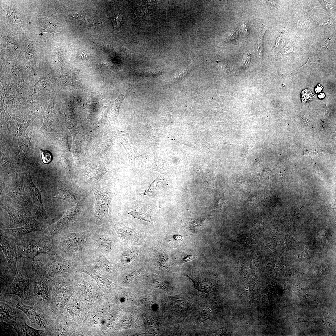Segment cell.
I'll list each match as a JSON object with an SVG mask.
<instances>
[{
	"label": "cell",
	"instance_id": "cell-9",
	"mask_svg": "<svg viewBox=\"0 0 336 336\" xmlns=\"http://www.w3.org/2000/svg\"><path fill=\"white\" fill-rule=\"evenodd\" d=\"M0 234L1 248L9 267L15 272L18 258L17 246L15 240L8 238L6 234L2 231H1Z\"/></svg>",
	"mask_w": 336,
	"mask_h": 336
},
{
	"label": "cell",
	"instance_id": "cell-33",
	"mask_svg": "<svg viewBox=\"0 0 336 336\" xmlns=\"http://www.w3.org/2000/svg\"><path fill=\"white\" fill-rule=\"evenodd\" d=\"M325 96V95L324 93H321L318 95V97L320 99L323 98Z\"/></svg>",
	"mask_w": 336,
	"mask_h": 336
},
{
	"label": "cell",
	"instance_id": "cell-23",
	"mask_svg": "<svg viewBox=\"0 0 336 336\" xmlns=\"http://www.w3.org/2000/svg\"><path fill=\"white\" fill-rule=\"evenodd\" d=\"M23 330L25 334L26 335H37L39 334V333L37 331L34 330V329L30 328L27 326H25L23 329Z\"/></svg>",
	"mask_w": 336,
	"mask_h": 336
},
{
	"label": "cell",
	"instance_id": "cell-22",
	"mask_svg": "<svg viewBox=\"0 0 336 336\" xmlns=\"http://www.w3.org/2000/svg\"><path fill=\"white\" fill-rule=\"evenodd\" d=\"M122 20V17L119 15H116L114 16L112 19V22L115 29L119 30L121 28Z\"/></svg>",
	"mask_w": 336,
	"mask_h": 336
},
{
	"label": "cell",
	"instance_id": "cell-34",
	"mask_svg": "<svg viewBox=\"0 0 336 336\" xmlns=\"http://www.w3.org/2000/svg\"><path fill=\"white\" fill-rule=\"evenodd\" d=\"M308 293H306V295H307V296H308Z\"/></svg>",
	"mask_w": 336,
	"mask_h": 336
},
{
	"label": "cell",
	"instance_id": "cell-29",
	"mask_svg": "<svg viewBox=\"0 0 336 336\" xmlns=\"http://www.w3.org/2000/svg\"><path fill=\"white\" fill-rule=\"evenodd\" d=\"M330 43V40L329 39H327L324 40V41L321 43V45L322 47L326 46L328 45Z\"/></svg>",
	"mask_w": 336,
	"mask_h": 336
},
{
	"label": "cell",
	"instance_id": "cell-18",
	"mask_svg": "<svg viewBox=\"0 0 336 336\" xmlns=\"http://www.w3.org/2000/svg\"><path fill=\"white\" fill-rule=\"evenodd\" d=\"M137 73L140 75L154 77L158 75L160 73V71L154 68H149L139 70L137 72Z\"/></svg>",
	"mask_w": 336,
	"mask_h": 336
},
{
	"label": "cell",
	"instance_id": "cell-20",
	"mask_svg": "<svg viewBox=\"0 0 336 336\" xmlns=\"http://www.w3.org/2000/svg\"><path fill=\"white\" fill-rule=\"evenodd\" d=\"M313 97V95L311 91L308 89H305L303 91L301 94V98L302 101L305 102L311 100Z\"/></svg>",
	"mask_w": 336,
	"mask_h": 336
},
{
	"label": "cell",
	"instance_id": "cell-24",
	"mask_svg": "<svg viewBox=\"0 0 336 336\" xmlns=\"http://www.w3.org/2000/svg\"><path fill=\"white\" fill-rule=\"evenodd\" d=\"M139 275V272L137 271H135L128 275L126 279L128 281H132L137 279Z\"/></svg>",
	"mask_w": 336,
	"mask_h": 336
},
{
	"label": "cell",
	"instance_id": "cell-19",
	"mask_svg": "<svg viewBox=\"0 0 336 336\" xmlns=\"http://www.w3.org/2000/svg\"><path fill=\"white\" fill-rule=\"evenodd\" d=\"M41 153V158L43 162L45 164L50 163L52 160L53 155L49 151L39 148Z\"/></svg>",
	"mask_w": 336,
	"mask_h": 336
},
{
	"label": "cell",
	"instance_id": "cell-16",
	"mask_svg": "<svg viewBox=\"0 0 336 336\" xmlns=\"http://www.w3.org/2000/svg\"><path fill=\"white\" fill-rule=\"evenodd\" d=\"M26 314L30 319L36 324L40 326H43L40 317L35 312L30 309L24 308H20Z\"/></svg>",
	"mask_w": 336,
	"mask_h": 336
},
{
	"label": "cell",
	"instance_id": "cell-36",
	"mask_svg": "<svg viewBox=\"0 0 336 336\" xmlns=\"http://www.w3.org/2000/svg\"><path fill=\"white\" fill-rule=\"evenodd\" d=\"M323 320H322V322H323Z\"/></svg>",
	"mask_w": 336,
	"mask_h": 336
},
{
	"label": "cell",
	"instance_id": "cell-4",
	"mask_svg": "<svg viewBox=\"0 0 336 336\" xmlns=\"http://www.w3.org/2000/svg\"><path fill=\"white\" fill-rule=\"evenodd\" d=\"M79 205L76 204L68 209L59 220L49 226V232L52 236L65 231H70V228L80 219L82 211Z\"/></svg>",
	"mask_w": 336,
	"mask_h": 336
},
{
	"label": "cell",
	"instance_id": "cell-5",
	"mask_svg": "<svg viewBox=\"0 0 336 336\" xmlns=\"http://www.w3.org/2000/svg\"><path fill=\"white\" fill-rule=\"evenodd\" d=\"M28 190L33 203L36 220L49 226V224L48 213L44 208L41 199L42 190H39L34 184L30 173L27 176Z\"/></svg>",
	"mask_w": 336,
	"mask_h": 336
},
{
	"label": "cell",
	"instance_id": "cell-26",
	"mask_svg": "<svg viewBox=\"0 0 336 336\" xmlns=\"http://www.w3.org/2000/svg\"><path fill=\"white\" fill-rule=\"evenodd\" d=\"M8 14L11 17V18L12 19L13 22L14 23H17L16 20H18L19 18L17 14L16 13V12L14 10H10L8 12Z\"/></svg>",
	"mask_w": 336,
	"mask_h": 336
},
{
	"label": "cell",
	"instance_id": "cell-8",
	"mask_svg": "<svg viewBox=\"0 0 336 336\" xmlns=\"http://www.w3.org/2000/svg\"><path fill=\"white\" fill-rule=\"evenodd\" d=\"M23 178L16 182V184L7 194L1 197V200L17 203L23 208L30 210L32 205L27 196L23 184Z\"/></svg>",
	"mask_w": 336,
	"mask_h": 336
},
{
	"label": "cell",
	"instance_id": "cell-2",
	"mask_svg": "<svg viewBox=\"0 0 336 336\" xmlns=\"http://www.w3.org/2000/svg\"><path fill=\"white\" fill-rule=\"evenodd\" d=\"M93 230L76 232L68 231L57 235L59 237V242L56 246L57 253L67 259L80 262L83 260V250Z\"/></svg>",
	"mask_w": 336,
	"mask_h": 336
},
{
	"label": "cell",
	"instance_id": "cell-1",
	"mask_svg": "<svg viewBox=\"0 0 336 336\" xmlns=\"http://www.w3.org/2000/svg\"><path fill=\"white\" fill-rule=\"evenodd\" d=\"M53 237L49 233L37 231L15 239L18 257L34 260L35 257L40 254H47L50 256L57 254V248Z\"/></svg>",
	"mask_w": 336,
	"mask_h": 336
},
{
	"label": "cell",
	"instance_id": "cell-3",
	"mask_svg": "<svg viewBox=\"0 0 336 336\" xmlns=\"http://www.w3.org/2000/svg\"><path fill=\"white\" fill-rule=\"evenodd\" d=\"M95 201L94 217L97 224L101 225L107 221H110L108 209L115 194L107 189L99 187L92 186Z\"/></svg>",
	"mask_w": 336,
	"mask_h": 336
},
{
	"label": "cell",
	"instance_id": "cell-13",
	"mask_svg": "<svg viewBox=\"0 0 336 336\" xmlns=\"http://www.w3.org/2000/svg\"><path fill=\"white\" fill-rule=\"evenodd\" d=\"M66 20L68 22L83 27L91 26L96 23L89 16L79 14L68 15L66 17Z\"/></svg>",
	"mask_w": 336,
	"mask_h": 336
},
{
	"label": "cell",
	"instance_id": "cell-10",
	"mask_svg": "<svg viewBox=\"0 0 336 336\" xmlns=\"http://www.w3.org/2000/svg\"><path fill=\"white\" fill-rule=\"evenodd\" d=\"M1 231L6 234L11 235L15 239H18L26 234L35 231H41L49 233L48 226L34 217L22 226L12 228L1 227Z\"/></svg>",
	"mask_w": 336,
	"mask_h": 336
},
{
	"label": "cell",
	"instance_id": "cell-17",
	"mask_svg": "<svg viewBox=\"0 0 336 336\" xmlns=\"http://www.w3.org/2000/svg\"><path fill=\"white\" fill-rule=\"evenodd\" d=\"M128 214L138 219L142 220L152 223V221L149 216L146 213L135 210L129 211Z\"/></svg>",
	"mask_w": 336,
	"mask_h": 336
},
{
	"label": "cell",
	"instance_id": "cell-28",
	"mask_svg": "<svg viewBox=\"0 0 336 336\" xmlns=\"http://www.w3.org/2000/svg\"><path fill=\"white\" fill-rule=\"evenodd\" d=\"M7 46L9 48L12 49H15L16 48V45L11 39H8L7 42Z\"/></svg>",
	"mask_w": 336,
	"mask_h": 336
},
{
	"label": "cell",
	"instance_id": "cell-27",
	"mask_svg": "<svg viewBox=\"0 0 336 336\" xmlns=\"http://www.w3.org/2000/svg\"><path fill=\"white\" fill-rule=\"evenodd\" d=\"M217 64L223 70L227 71L229 70L228 66L225 63L220 61H216Z\"/></svg>",
	"mask_w": 336,
	"mask_h": 336
},
{
	"label": "cell",
	"instance_id": "cell-7",
	"mask_svg": "<svg viewBox=\"0 0 336 336\" xmlns=\"http://www.w3.org/2000/svg\"><path fill=\"white\" fill-rule=\"evenodd\" d=\"M49 256L46 266L49 273L52 276L69 273L79 262L67 259L57 254Z\"/></svg>",
	"mask_w": 336,
	"mask_h": 336
},
{
	"label": "cell",
	"instance_id": "cell-35",
	"mask_svg": "<svg viewBox=\"0 0 336 336\" xmlns=\"http://www.w3.org/2000/svg\"><path fill=\"white\" fill-rule=\"evenodd\" d=\"M324 320H324V321H323V323H324Z\"/></svg>",
	"mask_w": 336,
	"mask_h": 336
},
{
	"label": "cell",
	"instance_id": "cell-11",
	"mask_svg": "<svg viewBox=\"0 0 336 336\" xmlns=\"http://www.w3.org/2000/svg\"><path fill=\"white\" fill-rule=\"evenodd\" d=\"M85 196L77 189L72 187H63L59 189L58 195L51 198L62 199L78 204L84 200Z\"/></svg>",
	"mask_w": 336,
	"mask_h": 336
},
{
	"label": "cell",
	"instance_id": "cell-6",
	"mask_svg": "<svg viewBox=\"0 0 336 336\" xmlns=\"http://www.w3.org/2000/svg\"><path fill=\"white\" fill-rule=\"evenodd\" d=\"M10 203L1 200V207L5 209L9 216V228L22 226L34 217L31 212L30 210L25 208H14L11 206Z\"/></svg>",
	"mask_w": 336,
	"mask_h": 336
},
{
	"label": "cell",
	"instance_id": "cell-21",
	"mask_svg": "<svg viewBox=\"0 0 336 336\" xmlns=\"http://www.w3.org/2000/svg\"><path fill=\"white\" fill-rule=\"evenodd\" d=\"M319 59L317 57L313 56L310 57L307 63L301 67L300 69H305L308 67H310L313 64L318 63L319 62Z\"/></svg>",
	"mask_w": 336,
	"mask_h": 336
},
{
	"label": "cell",
	"instance_id": "cell-30",
	"mask_svg": "<svg viewBox=\"0 0 336 336\" xmlns=\"http://www.w3.org/2000/svg\"><path fill=\"white\" fill-rule=\"evenodd\" d=\"M148 324L150 326H152L154 324L153 320L151 318H148L147 320Z\"/></svg>",
	"mask_w": 336,
	"mask_h": 336
},
{
	"label": "cell",
	"instance_id": "cell-31",
	"mask_svg": "<svg viewBox=\"0 0 336 336\" xmlns=\"http://www.w3.org/2000/svg\"><path fill=\"white\" fill-rule=\"evenodd\" d=\"M267 1V2H268L270 4H271V5H273V6H277L278 2H277V1L269 0V1Z\"/></svg>",
	"mask_w": 336,
	"mask_h": 336
},
{
	"label": "cell",
	"instance_id": "cell-14",
	"mask_svg": "<svg viewBox=\"0 0 336 336\" xmlns=\"http://www.w3.org/2000/svg\"><path fill=\"white\" fill-rule=\"evenodd\" d=\"M41 28L40 33L46 32L53 34L59 32L58 27L51 22L47 20H40L39 21Z\"/></svg>",
	"mask_w": 336,
	"mask_h": 336
},
{
	"label": "cell",
	"instance_id": "cell-12",
	"mask_svg": "<svg viewBox=\"0 0 336 336\" xmlns=\"http://www.w3.org/2000/svg\"><path fill=\"white\" fill-rule=\"evenodd\" d=\"M112 225L122 240L127 242H134L136 241L138 238L137 234L133 229L119 223H113Z\"/></svg>",
	"mask_w": 336,
	"mask_h": 336
},
{
	"label": "cell",
	"instance_id": "cell-38",
	"mask_svg": "<svg viewBox=\"0 0 336 336\" xmlns=\"http://www.w3.org/2000/svg\"><path fill=\"white\" fill-rule=\"evenodd\" d=\"M329 324V325H330V324Z\"/></svg>",
	"mask_w": 336,
	"mask_h": 336
},
{
	"label": "cell",
	"instance_id": "cell-15",
	"mask_svg": "<svg viewBox=\"0 0 336 336\" xmlns=\"http://www.w3.org/2000/svg\"><path fill=\"white\" fill-rule=\"evenodd\" d=\"M267 28L263 26L260 30L259 36L256 47V51L259 58H261L263 54V39L264 35Z\"/></svg>",
	"mask_w": 336,
	"mask_h": 336
},
{
	"label": "cell",
	"instance_id": "cell-32",
	"mask_svg": "<svg viewBox=\"0 0 336 336\" xmlns=\"http://www.w3.org/2000/svg\"><path fill=\"white\" fill-rule=\"evenodd\" d=\"M323 87L320 86V85H318L315 89V91L316 93H319L322 90Z\"/></svg>",
	"mask_w": 336,
	"mask_h": 336
},
{
	"label": "cell",
	"instance_id": "cell-37",
	"mask_svg": "<svg viewBox=\"0 0 336 336\" xmlns=\"http://www.w3.org/2000/svg\"><path fill=\"white\" fill-rule=\"evenodd\" d=\"M298 285H297V287H298Z\"/></svg>",
	"mask_w": 336,
	"mask_h": 336
},
{
	"label": "cell",
	"instance_id": "cell-25",
	"mask_svg": "<svg viewBox=\"0 0 336 336\" xmlns=\"http://www.w3.org/2000/svg\"><path fill=\"white\" fill-rule=\"evenodd\" d=\"M250 54H247L244 56L241 63L242 67L246 68L249 65L250 61Z\"/></svg>",
	"mask_w": 336,
	"mask_h": 336
}]
</instances>
